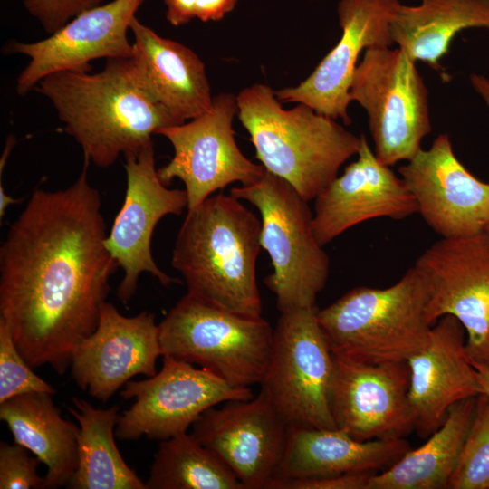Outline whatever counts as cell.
<instances>
[{
    "instance_id": "cell-25",
    "label": "cell",
    "mask_w": 489,
    "mask_h": 489,
    "mask_svg": "<svg viewBox=\"0 0 489 489\" xmlns=\"http://www.w3.org/2000/svg\"><path fill=\"white\" fill-rule=\"evenodd\" d=\"M467 28L489 30V0H422L400 5L390 34L394 43L415 62L441 70L440 60L455 36Z\"/></svg>"
},
{
    "instance_id": "cell-6",
    "label": "cell",
    "mask_w": 489,
    "mask_h": 489,
    "mask_svg": "<svg viewBox=\"0 0 489 489\" xmlns=\"http://www.w3.org/2000/svg\"><path fill=\"white\" fill-rule=\"evenodd\" d=\"M230 194L260 213V244L273 266L264 283L275 295L280 312L314 307L328 279L330 259L314 236L308 202L266 170L256 182L233 187Z\"/></svg>"
},
{
    "instance_id": "cell-9",
    "label": "cell",
    "mask_w": 489,
    "mask_h": 489,
    "mask_svg": "<svg viewBox=\"0 0 489 489\" xmlns=\"http://www.w3.org/2000/svg\"><path fill=\"white\" fill-rule=\"evenodd\" d=\"M317 308L281 312L260 383L287 427L336 428L331 412L334 356Z\"/></svg>"
},
{
    "instance_id": "cell-20",
    "label": "cell",
    "mask_w": 489,
    "mask_h": 489,
    "mask_svg": "<svg viewBox=\"0 0 489 489\" xmlns=\"http://www.w3.org/2000/svg\"><path fill=\"white\" fill-rule=\"evenodd\" d=\"M357 156L314 199L312 231L322 246L364 221L417 213L402 178L377 158L364 134Z\"/></svg>"
},
{
    "instance_id": "cell-14",
    "label": "cell",
    "mask_w": 489,
    "mask_h": 489,
    "mask_svg": "<svg viewBox=\"0 0 489 489\" xmlns=\"http://www.w3.org/2000/svg\"><path fill=\"white\" fill-rule=\"evenodd\" d=\"M146 0H113L85 10L46 39L34 43L8 42L5 54L30 58L16 81V91L25 95L44 77L59 72H89L96 59L131 58L128 39L130 24Z\"/></svg>"
},
{
    "instance_id": "cell-7",
    "label": "cell",
    "mask_w": 489,
    "mask_h": 489,
    "mask_svg": "<svg viewBox=\"0 0 489 489\" xmlns=\"http://www.w3.org/2000/svg\"><path fill=\"white\" fill-rule=\"evenodd\" d=\"M162 356L197 364L237 388L261 383L273 329L187 292L158 324Z\"/></svg>"
},
{
    "instance_id": "cell-12",
    "label": "cell",
    "mask_w": 489,
    "mask_h": 489,
    "mask_svg": "<svg viewBox=\"0 0 489 489\" xmlns=\"http://www.w3.org/2000/svg\"><path fill=\"white\" fill-rule=\"evenodd\" d=\"M237 112L236 96L223 92L213 97L211 108L201 115L157 131L174 149V156L158 169V175L167 186L175 178L184 183L187 210L229 184L251 185L265 172L235 142L233 120Z\"/></svg>"
},
{
    "instance_id": "cell-13",
    "label": "cell",
    "mask_w": 489,
    "mask_h": 489,
    "mask_svg": "<svg viewBox=\"0 0 489 489\" xmlns=\"http://www.w3.org/2000/svg\"><path fill=\"white\" fill-rule=\"evenodd\" d=\"M124 157L125 198L105 245L123 271L117 296L127 304L136 292L142 273H149L165 287L181 283L159 269L152 256L151 238L161 218L168 215L179 216L187 208V196L185 189L169 188L160 180L153 141Z\"/></svg>"
},
{
    "instance_id": "cell-28",
    "label": "cell",
    "mask_w": 489,
    "mask_h": 489,
    "mask_svg": "<svg viewBox=\"0 0 489 489\" xmlns=\"http://www.w3.org/2000/svg\"><path fill=\"white\" fill-rule=\"evenodd\" d=\"M147 489H244L227 465L192 434L161 440Z\"/></svg>"
},
{
    "instance_id": "cell-18",
    "label": "cell",
    "mask_w": 489,
    "mask_h": 489,
    "mask_svg": "<svg viewBox=\"0 0 489 489\" xmlns=\"http://www.w3.org/2000/svg\"><path fill=\"white\" fill-rule=\"evenodd\" d=\"M398 172L417 213L442 238L478 234L489 222V184L474 177L454 154L449 135L439 134Z\"/></svg>"
},
{
    "instance_id": "cell-10",
    "label": "cell",
    "mask_w": 489,
    "mask_h": 489,
    "mask_svg": "<svg viewBox=\"0 0 489 489\" xmlns=\"http://www.w3.org/2000/svg\"><path fill=\"white\" fill-rule=\"evenodd\" d=\"M120 394L123 400L134 399L115 428L123 441L168 439L186 433L209 408L254 397L251 388L234 387L207 369L166 355L158 372L129 380Z\"/></svg>"
},
{
    "instance_id": "cell-30",
    "label": "cell",
    "mask_w": 489,
    "mask_h": 489,
    "mask_svg": "<svg viewBox=\"0 0 489 489\" xmlns=\"http://www.w3.org/2000/svg\"><path fill=\"white\" fill-rule=\"evenodd\" d=\"M30 392L54 395L56 391L33 371L19 350L8 325L0 320V403Z\"/></svg>"
},
{
    "instance_id": "cell-19",
    "label": "cell",
    "mask_w": 489,
    "mask_h": 489,
    "mask_svg": "<svg viewBox=\"0 0 489 489\" xmlns=\"http://www.w3.org/2000/svg\"><path fill=\"white\" fill-rule=\"evenodd\" d=\"M159 356L158 324L153 313L144 311L127 317L104 302L95 330L73 353L71 375L82 390L107 402L133 377L154 376Z\"/></svg>"
},
{
    "instance_id": "cell-2",
    "label": "cell",
    "mask_w": 489,
    "mask_h": 489,
    "mask_svg": "<svg viewBox=\"0 0 489 489\" xmlns=\"http://www.w3.org/2000/svg\"><path fill=\"white\" fill-rule=\"evenodd\" d=\"M34 90L52 102L84 158L100 168L139 151L159 129L178 125L144 92L131 58L107 59L96 73H52Z\"/></svg>"
},
{
    "instance_id": "cell-15",
    "label": "cell",
    "mask_w": 489,
    "mask_h": 489,
    "mask_svg": "<svg viewBox=\"0 0 489 489\" xmlns=\"http://www.w3.org/2000/svg\"><path fill=\"white\" fill-rule=\"evenodd\" d=\"M398 0H340L337 14L341 36L313 72L298 85L274 91L281 102L302 103L345 125L350 89L360 55L366 49L391 47L390 24Z\"/></svg>"
},
{
    "instance_id": "cell-3",
    "label": "cell",
    "mask_w": 489,
    "mask_h": 489,
    "mask_svg": "<svg viewBox=\"0 0 489 489\" xmlns=\"http://www.w3.org/2000/svg\"><path fill=\"white\" fill-rule=\"evenodd\" d=\"M261 220L233 195H212L187 210L171 264L187 292L231 312L262 317L256 282Z\"/></svg>"
},
{
    "instance_id": "cell-16",
    "label": "cell",
    "mask_w": 489,
    "mask_h": 489,
    "mask_svg": "<svg viewBox=\"0 0 489 489\" xmlns=\"http://www.w3.org/2000/svg\"><path fill=\"white\" fill-rule=\"evenodd\" d=\"M287 426L267 393L204 411L192 436L217 455L244 489H269L283 449Z\"/></svg>"
},
{
    "instance_id": "cell-4",
    "label": "cell",
    "mask_w": 489,
    "mask_h": 489,
    "mask_svg": "<svg viewBox=\"0 0 489 489\" xmlns=\"http://www.w3.org/2000/svg\"><path fill=\"white\" fill-rule=\"evenodd\" d=\"M236 102L237 117L249 133L256 158L307 202L359 151L360 136L305 104L285 110L267 84L243 89Z\"/></svg>"
},
{
    "instance_id": "cell-8",
    "label": "cell",
    "mask_w": 489,
    "mask_h": 489,
    "mask_svg": "<svg viewBox=\"0 0 489 489\" xmlns=\"http://www.w3.org/2000/svg\"><path fill=\"white\" fill-rule=\"evenodd\" d=\"M350 99L365 110L374 152L387 166L411 159L431 132L427 86L416 62L398 47L365 50Z\"/></svg>"
},
{
    "instance_id": "cell-34",
    "label": "cell",
    "mask_w": 489,
    "mask_h": 489,
    "mask_svg": "<svg viewBox=\"0 0 489 489\" xmlns=\"http://www.w3.org/2000/svg\"><path fill=\"white\" fill-rule=\"evenodd\" d=\"M239 0H197L196 18L201 22L220 21L231 13Z\"/></svg>"
},
{
    "instance_id": "cell-5",
    "label": "cell",
    "mask_w": 489,
    "mask_h": 489,
    "mask_svg": "<svg viewBox=\"0 0 489 489\" xmlns=\"http://www.w3.org/2000/svg\"><path fill=\"white\" fill-rule=\"evenodd\" d=\"M426 283L413 266L388 288L360 286L317 310L333 355L367 363L407 362L428 343Z\"/></svg>"
},
{
    "instance_id": "cell-21",
    "label": "cell",
    "mask_w": 489,
    "mask_h": 489,
    "mask_svg": "<svg viewBox=\"0 0 489 489\" xmlns=\"http://www.w3.org/2000/svg\"><path fill=\"white\" fill-rule=\"evenodd\" d=\"M465 330L454 316L441 317L431 329L427 346L407 362L408 399L415 431L429 437L455 403L483 393L466 351Z\"/></svg>"
},
{
    "instance_id": "cell-22",
    "label": "cell",
    "mask_w": 489,
    "mask_h": 489,
    "mask_svg": "<svg viewBox=\"0 0 489 489\" xmlns=\"http://www.w3.org/2000/svg\"><path fill=\"white\" fill-rule=\"evenodd\" d=\"M133 34L134 73L148 97L177 124L208 110L213 96L206 67L187 46L158 34L135 17Z\"/></svg>"
},
{
    "instance_id": "cell-33",
    "label": "cell",
    "mask_w": 489,
    "mask_h": 489,
    "mask_svg": "<svg viewBox=\"0 0 489 489\" xmlns=\"http://www.w3.org/2000/svg\"><path fill=\"white\" fill-rule=\"evenodd\" d=\"M374 473H347L274 482L270 489H369Z\"/></svg>"
},
{
    "instance_id": "cell-36",
    "label": "cell",
    "mask_w": 489,
    "mask_h": 489,
    "mask_svg": "<svg viewBox=\"0 0 489 489\" xmlns=\"http://www.w3.org/2000/svg\"><path fill=\"white\" fill-rule=\"evenodd\" d=\"M471 84L486 103L489 110V79L480 74L470 75Z\"/></svg>"
},
{
    "instance_id": "cell-27",
    "label": "cell",
    "mask_w": 489,
    "mask_h": 489,
    "mask_svg": "<svg viewBox=\"0 0 489 489\" xmlns=\"http://www.w3.org/2000/svg\"><path fill=\"white\" fill-rule=\"evenodd\" d=\"M67 408L79 423L76 470L67 488L147 489L127 465L114 440L120 408H97L87 400L72 398Z\"/></svg>"
},
{
    "instance_id": "cell-32",
    "label": "cell",
    "mask_w": 489,
    "mask_h": 489,
    "mask_svg": "<svg viewBox=\"0 0 489 489\" xmlns=\"http://www.w3.org/2000/svg\"><path fill=\"white\" fill-rule=\"evenodd\" d=\"M104 0H24L26 11L45 32L53 34L80 13L102 5Z\"/></svg>"
},
{
    "instance_id": "cell-38",
    "label": "cell",
    "mask_w": 489,
    "mask_h": 489,
    "mask_svg": "<svg viewBox=\"0 0 489 489\" xmlns=\"http://www.w3.org/2000/svg\"><path fill=\"white\" fill-rule=\"evenodd\" d=\"M485 231L489 234V222H488V224H487V225L485 227Z\"/></svg>"
},
{
    "instance_id": "cell-26",
    "label": "cell",
    "mask_w": 489,
    "mask_h": 489,
    "mask_svg": "<svg viewBox=\"0 0 489 489\" xmlns=\"http://www.w3.org/2000/svg\"><path fill=\"white\" fill-rule=\"evenodd\" d=\"M477 397L453 405L425 444L370 478L369 489H446L474 419Z\"/></svg>"
},
{
    "instance_id": "cell-37",
    "label": "cell",
    "mask_w": 489,
    "mask_h": 489,
    "mask_svg": "<svg viewBox=\"0 0 489 489\" xmlns=\"http://www.w3.org/2000/svg\"><path fill=\"white\" fill-rule=\"evenodd\" d=\"M474 367L476 370L477 381L483 388V393L489 396V367L477 365Z\"/></svg>"
},
{
    "instance_id": "cell-17",
    "label": "cell",
    "mask_w": 489,
    "mask_h": 489,
    "mask_svg": "<svg viewBox=\"0 0 489 489\" xmlns=\"http://www.w3.org/2000/svg\"><path fill=\"white\" fill-rule=\"evenodd\" d=\"M333 356L331 412L337 428L360 441L405 438L415 430L408 362Z\"/></svg>"
},
{
    "instance_id": "cell-35",
    "label": "cell",
    "mask_w": 489,
    "mask_h": 489,
    "mask_svg": "<svg viewBox=\"0 0 489 489\" xmlns=\"http://www.w3.org/2000/svg\"><path fill=\"white\" fill-rule=\"evenodd\" d=\"M166 19L173 26H181L196 18L197 0H163Z\"/></svg>"
},
{
    "instance_id": "cell-23",
    "label": "cell",
    "mask_w": 489,
    "mask_h": 489,
    "mask_svg": "<svg viewBox=\"0 0 489 489\" xmlns=\"http://www.w3.org/2000/svg\"><path fill=\"white\" fill-rule=\"evenodd\" d=\"M411 449L405 438L360 441L340 428L287 427L277 481L379 473Z\"/></svg>"
},
{
    "instance_id": "cell-29",
    "label": "cell",
    "mask_w": 489,
    "mask_h": 489,
    "mask_svg": "<svg viewBox=\"0 0 489 489\" xmlns=\"http://www.w3.org/2000/svg\"><path fill=\"white\" fill-rule=\"evenodd\" d=\"M448 489H489V396L476 398L473 422Z\"/></svg>"
},
{
    "instance_id": "cell-24",
    "label": "cell",
    "mask_w": 489,
    "mask_h": 489,
    "mask_svg": "<svg viewBox=\"0 0 489 489\" xmlns=\"http://www.w3.org/2000/svg\"><path fill=\"white\" fill-rule=\"evenodd\" d=\"M47 392H30L0 403V419L14 443L35 456L46 467L45 486H67L77 466L79 427L62 417Z\"/></svg>"
},
{
    "instance_id": "cell-1",
    "label": "cell",
    "mask_w": 489,
    "mask_h": 489,
    "mask_svg": "<svg viewBox=\"0 0 489 489\" xmlns=\"http://www.w3.org/2000/svg\"><path fill=\"white\" fill-rule=\"evenodd\" d=\"M84 158L64 189H35L0 247V320L32 368L62 375L95 330L118 264Z\"/></svg>"
},
{
    "instance_id": "cell-11",
    "label": "cell",
    "mask_w": 489,
    "mask_h": 489,
    "mask_svg": "<svg viewBox=\"0 0 489 489\" xmlns=\"http://www.w3.org/2000/svg\"><path fill=\"white\" fill-rule=\"evenodd\" d=\"M414 267L427 291V318L455 317L466 332V351L474 366L489 367V234L441 238Z\"/></svg>"
},
{
    "instance_id": "cell-31",
    "label": "cell",
    "mask_w": 489,
    "mask_h": 489,
    "mask_svg": "<svg viewBox=\"0 0 489 489\" xmlns=\"http://www.w3.org/2000/svg\"><path fill=\"white\" fill-rule=\"evenodd\" d=\"M40 459L20 445L0 444V488H46L45 478L37 473Z\"/></svg>"
}]
</instances>
